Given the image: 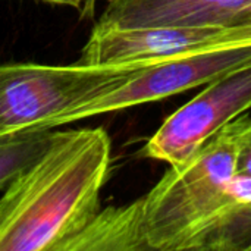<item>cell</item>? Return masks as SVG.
Wrapping results in <instances>:
<instances>
[{"label": "cell", "instance_id": "cell-12", "mask_svg": "<svg viewBox=\"0 0 251 251\" xmlns=\"http://www.w3.org/2000/svg\"><path fill=\"white\" fill-rule=\"evenodd\" d=\"M237 174L251 176V116L246 115L238 137L237 149Z\"/></svg>", "mask_w": 251, "mask_h": 251}, {"label": "cell", "instance_id": "cell-7", "mask_svg": "<svg viewBox=\"0 0 251 251\" xmlns=\"http://www.w3.org/2000/svg\"><path fill=\"white\" fill-rule=\"evenodd\" d=\"M251 0H107L94 28H216L237 24Z\"/></svg>", "mask_w": 251, "mask_h": 251}, {"label": "cell", "instance_id": "cell-9", "mask_svg": "<svg viewBox=\"0 0 251 251\" xmlns=\"http://www.w3.org/2000/svg\"><path fill=\"white\" fill-rule=\"evenodd\" d=\"M63 251H147L137 201L110 206L96 215Z\"/></svg>", "mask_w": 251, "mask_h": 251}, {"label": "cell", "instance_id": "cell-3", "mask_svg": "<svg viewBox=\"0 0 251 251\" xmlns=\"http://www.w3.org/2000/svg\"><path fill=\"white\" fill-rule=\"evenodd\" d=\"M141 65H0V135L40 129L46 121L119 87Z\"/></svg>", "mask_w": 251, "mask_h": 251}, {"label": "cell", "instance_id": "cell-4", "mask_svg": "<svg viewBox=\"0 0 251 251\" xmlns=\"http://www.w3.org/2000/svg\"><path fill=\"white\" fill-rule=\"evenodd\" d=\"M251 62V44L206 49L184 56L141 65L119 87L46 121L40 129H51L100 113L124 110L157 101L206 85L210 81Z\"/></svg>", "mask_w": 251, "mask_h": 251}, {"label": "cell", "instance_id": "cell-6", "mask_svg": "<svg viewBox=\"0 0 251 251\" xmlns=\"http://www.w3.org/2000/svg\"><path fill=\"white\" fill-rule=\"evenodd\" d=\"M216 28H93L81 50L84 65H141L204 50Z\"/></svg>", "mask_w": 251, "mask_h": 251}, {"label": "cell", "instance_id": "cell-14", "mask_svg": "<svg viewBox=\"0 0 251 251\" xmlns=\"http://www.w3.org/2000/svg\"><path fill=\"white\" fill-rule=\"evenodd\" d=\"M251 24V3L244 7L240 13H238V18H237V24L235 26H244V25H250ZM234 28V26H232Z\"/></svg>", "mask_w": 251, "mask_h": 251}, {"label": "cell", "instance_id": "cell-2", "mask_svg": "<svg viewBox=\"0 0 251 251\" xmlns=\"http://www.w3.org/2000/svg\"><path fill=\"white\" fill-rule=\"evenodd\" d=\"M246 115L209 138L185 163L171 166L138 206L147 251H179L188 231L221 201L237 174L238 137Z\"/></svg>", "mask_w": 251, "mask_h": 251}, {"label": "cell", "instance_id": "cell-13", "mask_svg": "<svg viewBox=\"0 0 251 251\" xmlns=\"http://www.w3.org/2000/svg\"><path fill=\"white\" fill-rule=\"evenodd\" d=\"M41 1L74 7L82 15V18H91L94 15V7H96V0H41Z\"/></svg>", "mask_w": 251, "mask_h": 251}, {"label": "cell", "instance_id": "cell-8", "mask_svg": "<svg viewBox=\"0 0 251 251\" xmlns=\"http://www.w3.org/2000/svg\"><path fill=\"white\" fill-rule=\"evenodd\" d=\"M185 250L251 251V176L234 175L218 206L185 235Z\"/></svg>", "mask_w": 251, "mask_h": 251}, {"label": "cell", "instance_id": "cell-11", "mask_svg": "<svg viewBox=\"0 0 251 251\" xmlns=\"http://www.w3.org/2000/svg\"><path fill=\"white\" fill-rule=\"evenodd\" d=\"M246 44H251V24L244 26L222 29L210 40L206 49H222V47H235V46H246Z\"/></svg>", "mask_w": 251, "mask_h": 251}, {"label": "cell", "instance_id": "cell-1", "mask_svg": "<svg viewBox=\"0 0 251 251\" xmlns=\"http://www.w3.org/2000/svg\"><path fill=\"white\" fill-rule=\"evenodd\" d=\"M110 150L100 126L54 132L0 197V251H63L100 212Z\"/></svg>", "mask_w": 251, "mask_h": 251}, {"label": "cell", "instance_id": "cell-5", "mask_svg": "<svg viewBox=\"0 0 251 251\" xmlns=\"http://www.w3.org/2000/svg\"><path fill=\"white\" fill-rule=\"evenodd\" d=\"M251 109V62L206 84L147 141L144 154L181 166L221 128Z\"/></svg>", "mask_w": 251, "mask_h": 251}, {"label": "cell", "instance_id": "cell-10", "mask_svg": "<svg viewBox=\"0 0 251 251\" xmlns=\"http://www.w3.org/2000/svg\"><path fill=\"white\" fill-rule=\"evenodd\" d=\"M51 129H21L0 135V190L34 165L50 147Z\"/></svg>", "mask_w": 251, "mask_h": 251}]
</instances>
